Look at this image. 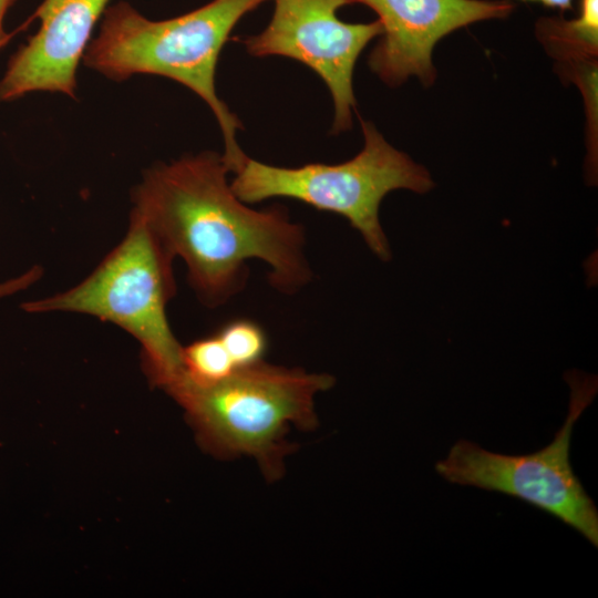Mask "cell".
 <instances>
[{"instance_id": "1", "label": "cell", "mask_w": 598, "mask_h": 598, "mask_svg": "<svg viewBox=\"0 0 598 598\" xmlns=\"http://www.w3.org/2000/svg\"><path fill=\"white\" fill-rule=\"evenodd\" d=\"M228 173L214 152L155 165L136 186L132 210L185 261L192 286L210 307L244 287L246 262L255 258L269 266L277 290H299L311 279L303 228L281 206L248 207L233 192Z\"/></svg>"}, {"instance_id": "2", "label": "cell", "mask_w": 598, "mask_h": 598, "mask_svg": "<svg viewBox=\"0 0 598 598\" xmlns=\"http://www.w3.org/2000/svg\"><path fill=\"white\" fill-rule=\"evenodd\" d=\"M268 0H212L166 20H151L128 2L107 7L83 64L113 81L150 74L188 87L209 106L224 138L223 161L234 173L247 155L237 142L238 117L217 95L216 68L223 47L243 17Z\"/></svg>"}, {"instance_id": "3", "label": "cell", "mask_w": 598, "mask_h": 598, "mask_svg": "<svg viewBox=\"0 0 598 598\" xmlns=\"http://www.w3.org/2000/svg\"><path fill=\"white\" fill-rule=\"evenodd\" d=\"M333 383L326 373L261 361L212 385L195 384L183 374L165 391L183 406L206 451L223 458L252 456L274 481L292 451L285 440L289 425L316 427L315 396Z\"/></svg>"}, {"instance_id": "4", "label": "cell", "mask_w": 598, "mask_h": 598, "mask_svg": "<svg viewBox=\"0 0 598 598\" xmlns=\"http://www.w3.org/2000/svg\"><path fill=\"white\" fill-rule=\"evenodd\" d=\"M174 257L132 210L123 240L75 287L24 302L31 313L75 312L124 329L142 346L151 381L166 390L183 374L182 349L167 320L175 293Z\"/></svg>"}, {"instance_id": "5", "label": "cell", "mask_w": 598, "mask_h": 598, "mask_svg": "<svg viewBox=\"0 0 598 598\" xmlns=\"http://www.w3.org/2000/svg\"><path fill=\"white\" fill-rule=\"evenodd\" d=\"M360 124L363 147L351 159L280 167L247 156L234 172L233 192L245 204L286 197L343 216L374 255L390 260L379 218L381 202L396 189L425 194L434 182L423 165L392 146L371 121L360 118Z\"/></svg>"}, {"instance_id": "6", "label": "cell", "mask_w": 598, "mask_h": 598, "mask_svg": "<svg viewBox=\"0 0 598 598\" xmlns=\"http://www.w3.org/2000/svg\"><path fill=\"white\" fill-rule=\"evenodd\" d=\"M568 413L553 441L529 454L508 455L458 440L435 471L445 481L520 499L570 526L598 546V511L570 462L573 430L597 392L592 378L574 374Z\"/></svg>"}, {"instance_id": "7", "label": "cell", "mask_w": 598, "mask_h": 598, "mask_svg": "<svg viewBox=\"0 0 598 598\" xmlns=\"http://www.w3.org/2000/svg\"><path fill=\"white\" fill-rule=\"evenodd\" d=\"M274 13L258 34L243 40L256 58L286 56L316 72L333 102L332 134L351 128L357 100L353 73L364 48L382 33L379 20L349 23L338 17L358 0H272Z\"/></svg>"}, {"instance_id": "8", "label": "cell", "mask_w": 598, "mask_h": 598, "mask_svg": "<svg viewBox=\"0 0 598 598\" xmlns=\"http://www.w3.org/2000/svg\"><path fill=\"white\" fill-rule=\"evenodd\" d=\"M373 10L382 27L369 54L371 71L388 86L411 78L429 87L436 81L435 45L446 35L477 22L508 18L509 0H358Z\"/></svg>"}, {"instance_id": "9", "label": "cell", "mask_w": 598, "mask_h": 598, "mask_svg": "<svg viewBox=\"0 0 598 598\" xmlns=\"http://www.w3.org/2000/svg\"><path fill=\"white\" fill-rule=\"evenodd\" d=\"M110 0H43L29 21L38 31L10 58L0 78V104L34 92L76 97L78 69Z\"/></svg>"}, {"instance_id": "10", "label": "cell", "mask_w": 598, "mask_h": 598, "mask_svg": "<svg viewBox=\"0 0 598 598\" xmlns=\"http://www.w3.org/2000/svg\"><path fill=\"white\" fill-rule=\"evenodd\" d=\"M534 31L554 64L598 60V0H578L574 18L542 16Z\"/></svg>"}, {"instance_id": "11", "label": "cell", "mask_w": 598, "mask_h": 598, "mask_svg": "<svg viewBox=\"0 0 598 598\" xmlns=\"http://www.w3.org/2000/svg\"><path fill=\"white\" fill-rule=\"evenodd\" d=\"M182 362L184 377L198 385L218 383L237 370L216 333L183 347Z\"/></svg>"}, {"instance_id": "12", "label": "cell", "mask_w": 598, "mask_h": 598, "mask_svg": "<svg viewBox=\"0 0 598 598\" xmlns=\"http://www.w3.org/2000/svg\"><path fill=\"white\" fill-rule=\"evenodd\" d=\"M216 334L237 369L264 361L268 340L265 330L257 322L235 319L224 324Z\"/></svg>"}, {"instance_id": "13", "label": "cell", "mask_w": 598, "mask_h": 598, "mask_svg": "<svg viewBox=\"0 0 598 598\" xmlns=\"http://www.w3.org/2000/svg\"><path fill=\"white\" fill-rule=\"evenodd\" d=\"M42 274V268L34 266L14 278L0 282V299L29 288L41 278Z\"/></svg>"}, {"instance_id": "14", "label": "cell", "mask_w": 598, "mask_h": 598, "mask_svg": "<svg viewBox=\"0 0 598 598\" xmlns=\"http://www.w3.org/2000/svg\"><path fill=\"white\" fill-rule=\"evenodd\" d=\"M17 0H0V51L10 42L14 32H8L4 28V19L9 9Z\"/></svg>"}, {"instance_id": "15", "label": "cell", "mask_w": 598, "mask_h": 598, "mask_svg": "<svg viewBox=\"0 0 598 598\" xmlns=\"http://www.w3.org/2000/svg\"><path fill=\"white\" fill-rule=\"evenodd\" d=\"M511 1V0H509ZM518 1H529L537 2L544 7L560 10L561 12L573 9L574 0H518Z\"/></svg>"}]
</instances>
